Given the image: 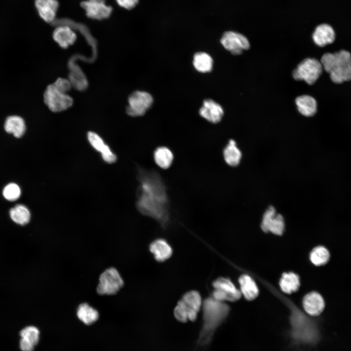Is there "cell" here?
Listing matches in <instances>:
<instances>
[{"label":"cell","mask_w":351,"mask_h":351,"mask_svg":"<svg viewBox=\"0 0 351 351\" xmlns=\"http://www.w3.org/2000/svg\"><path fill=\"white\" fill-rule=\"evenodd\" d=\"M156 176L144 174L141 178L137 206L141 214L155 219L164 227L169 219L167 195L164 185Z\"/></svg>","instance_id":"6da1fadb"},{"label":"cell","mask_w":351,"mask_h":351,"mask_svg":"<svg viewBox=\"0 0 351 351\" xmlns=\"http://www.w3.org/2000/svg\"><path fill=\"white\" fill-rule=\"evenodd\" d=\"M202 311L203 324L197 343L199 346H204L211 342L216 330L227 317L230 307L224 302L211 296L203 301Z\"/></svg>","instance_id":"7a4b0ae2"},{"label":"cell","mask_w":351,"mask_h":351,"mask_svg":"<svg viewBox=\"0 0 351 351\" xmlns=\"http://www.w3.org/2000/svg\"><path fill=\"white\" fill-rule=\"evenodd\" d=\"M290 310L289 335L293 343L309 345L315 343L319 333L314 322L292 303H287Z\"/></svg>","instance_id":"3957f363"},{"label":"cell","mask_w":351,"mask_h":351,"mask_svg":"<svg viewBox=\"0 0 351 351\" xmlns=\"http://www.w3.org/2000/svg\"><path fill=\"white\" fill-rule=\"evenodd\" d=\"M320 62L333 82L339 84L351 79V54L349 52L342 50L334 53H326Z\"/></svg>","instance_id":"277c9868"},{"label":"cell","mask_w":351,"mask_h":351,"mask_svg":"<svg viewBox=\"0 0 351 351\" xmlns=\"http://www.w3.org/2000/svg\"><path fill=\"white\" fill-rule=\"evenodd\" d=\"M202 305L201 297L196 291L186 292L178 301L174 313L175 318L179 322L185 323L196 320L197 313Z\"/></svg>","instance_id":"5b68a950"},{"label":"cell","mask_w":351,"mask_h":351,"mask_svg":"<svg viewBox=\"0 0 351 351\" xmlns=\"http://www.w3.org/2000/svg\"><path fill=\"white\" fill-rule=\"evenodd\" d=\"M323 69L320 61L315 58H307L297 65L292 72V76L295 80H303L312 85L319 78Z\"/></svg>","instance_id":"8992f818"},{"label":"cell","mask_w":351,"mask_h":351,"mask_svg":"<svg viewBox=\"0 0 351 351\" xmlns=\"http://www.w3.org/2000/svg\"><path fill=\"white\" fill-rule=\"evenodd\" d=\"M123 285V280L117 270L111 267L100 274L97 291L100 295H113L117 293Z\"/></svg>","instance_id":"52a82bcc"},{"label":"cell","mask_w":351,"mask_h":351,"mask_svg":"<svg viewBox=\"0 0 351 351\" xmlns=\"http://www.w3.org/2000/svg\"><path fill=\"white\" fill-rule=\"evenodd\" d=\"M44 101L48 108L54 112L65 110L73 103L70 96L58 90L53 84L47 86L44 94Z\"/></svg>","instance_id":"ba28073f"},{"label":"cell","mask_w":351,"mask_h":351,"mask_svg":"<svg viewBox=\"0 0 351 351\" xmlns=\"http://www.w3.org/2000/svg\"><path fill=\"white\" fill-rule=\"evenodd\" d=\"M153 97L145 91H136L128 98V105L126 113L133 117L143 116L152 105Z\"/></svg>","instance_id":"9c48e42d"},{"label":"cell","mask_w":351,"mask_h":351,"mask_svg":"<svg viewBox=\"0 0 351 351\" xmlns=\"http://www.w3.org/2000/svg\"><path fill=\"white\" fill-rule=\"evenodd\" d=\"M213 286L212 296L218 301H235L241 297V292L228 278H218L213 282Z\"/></svg>","instance_id":"30bf717a"},{"label":"cell","mask_w":351,"mask_h":351,"mask_svg":"<svg viewBox=\"0 0 351 351\" xmlns=\"http://www.w3.org/2000/svg\"><path fill=\"white\" fill-rule=\"evenodd\" d=\"M261 228L264 232H271L281 235L285 230V221L283 216L276 212L273 206H269L263 214Z\"/></svg>","instance_id":"8fae6325"},{"label":"cell","mask_w":351,"mask_h":351,"mask_svg":"<svg viewBox=\"0 0 351 351\" xmlns=\"http://www.w3.org/2000/svg\"><path fill=\"white\" fill-rule=\"evenodd\" d=\"M220 42L223 47L232 54H241L244 50H248L250 46L248 39L244 35L234 31L225 32Z\"/></svg>","instance_id":"7c38bea8"},{"label":"cell","mask_w":351,"mask_h":351,"mask_svg":"<svg viewBox=\"0 0 351 351\" xmlns=\"http://www.w3.org/2000/svg\"><path fill=\"white\" fill-rule=\"evenodd\" d=\"M80 6L85 10L86 16L93 20L108 19L113 11L111 6L105 4V0L83 1L80 3Z\"/></svg>","instance_id":"4fadbf2b"},{"label":"cell","mask_w":351,"mask_h":351,"mask_svg":"<svg viewBox=\"0 0 351 351\" xmlns=\"http://www.w3.org/2000/svg\"><path fill=\"white\" fill-rule=\"evenodd\" d=\"M200 116L212 123L220 122L223 116L222 107L211 99H205L203 105L199 110Z\"/></svg>","instance_id":"5bb4252c"},{"label":"cell","mask_w":351,"mask_h":351,"mask_svg":"<svg viewBox=\"0 0 351 351\" xmlns=\"http://www.w3.org/2000/svg\"><path fill=\"white\" fill-rule=\"evenodd\" d=\"M20 347L22 351H33L39 339V329L33 326L26 327L20 332Z\"/></svg>","instance_id":"9a60e30c"},{"label":"cell","mask_w":351,"mask_h":351,"mask_svg":"<svg viewBox=\"0 0 351 351\" xmlns=\"http://www.w3.org/2000/svg\"><path fill=\"white\" fill-rule=\"evenodd\" d=\"M303 306L307 313L311 316H317L323 311L324 300L319 293L312 292L307 294L303 300Z\"/></svg>","instance_id":"2e32d148"},{"label":"cell","mask_w":351,"mask_h":351,"mask_svg":"<svg viewBox=\"0 0 351 351\" xmlns=\"http://www.w3.org/2000/svg\"><path fill=\"white\" fill-rule=\"evenodd\" d=\"M35 6L40 18L45 22L52 23L58 8L57 0H35Z\"/></svg>","instance_id":"e0dca14e"},{"label":"cell","mask_w":351,"mask_h":351,"mask_svg":"<svg viewBox=\"0 0 351 351\" xmlns=\"http://www.w3.org/2000/svg\"><path fill=\"white\" fill-rule=\"evenodd\" d=\"M314 42L320 47L332 43L335 39L333 28L329 24L322 23L318 25L312 34Z\"/></svg>","instance_id":"ac0fdd59"},{"label":"cell","mask_w":351,"mask_h":351,"mask_svg":"<svg viewBox=\"0 0 351 351\" xmlns=\"http://www.w3.org/2000/svg\"><path fill=\"white\" fill-rule=\"evenodd\" d=\"M53 38L61 47L66 48L75 42L77 35L71 27L62 25L55 28Z\"/></svg>","instance_id":"d6986e66"},{"label":"cell","mask_w":351,"mask_h":351,"mask_svg":"<svg viewBox=\"0 0 351 351\" xmlns=\"http://www.w3.org/2000/svg\"><path fill=\"white\" fill-rule=\"evenodd\" d=\"M149 250L158 262H163L167 260L171 256L173 253L170 245L162 238L153 241L149 246Z\"/></svg>","instance_id":"ffe728a7"},{"label":"cell","mask_w":351,"mask_h":351,"mask_svg":"<svg viewBox=\"0 0 351 351\" xmlns=\"http://www.w3.org/2000/svg\"><path fill=\"white\" fill-rule=\"evenodd\" d=\"M225 162L231 167L237 166L242 158V153L237 147L235 140L230 139L223 151Z\"/></svg>","instance_id":"44dd1931"},{"label":"cell","mask_w":351,"mask_h":351,"mask_svg":"<svg viewBox=\"0 0 351 351\" xmlns=\"http://www.w3.org/2000/svg\"><path fill=\"white\" fill-rule=\"evenodd\" d=\"M295 103L299 112L304 116L312 117L316 112V101L310 96L302 95L297 97Z\"/></svg>","instance_id":"7402d4cb"},{"label":"cell","mask_w":351,"mask_h":351,"mask_svg":"<svg viewBox=\"0 0 351 351\" xmlns=\"http://www.w3.org/2000/svg\"><path fill=\"white\" fill-rule=\"evenodd\" d=\"M153 157L155 162L159 168L167 169L171 167L174 156L172 151L169 148L159 146L154 151Z\"/></svg>","instance_id":"603a6c76"},{"label":"cell","mask_w":351,"mask_h":351,"mask_svg":"<svg viewBox=\"0 0 351 351\" xmlns=\"http://www.w3.org/2000/svg\"><path fill=\"white\" fill-rule=\"evenodd\" d=\"M241 292L246 299L252 300L258 294V289L254 281L249 275L244 274L239 278Z\"/></svg>","instance_id":"cb8c5ba5"},{"label":"cell","mask_w":351,"mask_h":351,"mask_svg":"<svg viewBox=\"0 0 351 351\" xmlns=\"http://www.w3.org/2000/svg\"><path fill=\"white\" fill-rule=\"evenodd\" d=\"M5 131L12 134L16 137H20L25 133L26 127L24 120L20 117H8L4 123Z\"/></svg>","instance_id":"d4e9b609"},{"label":"cell","mask_w":351,"mask_h":351,"mask_svg":"<svg viewBox=\"0 0 351 351\" xmlns=\"http://www.w3.org/2000/svg\"><path fill=\"white\" fill-rule=\"evenodd\" d=\"M279 285L283 292L292 293L297 291L299 288V277L294 273H285L282 275Z\"/></svg>","instance_id":"484cf974"},{"label":"cell","mask_w":351,"mask_h":351,"mask_svg":"<svg viewBox=\"0 0 351 351\" xmlns=\"http://www.w3.org/2000/svg\"><path fill=\"white\" fill-rule=\"evenodd\" d=\"M193 63L197 71L205 73L212 70L213 60L208 54L200 52L194 55Z\"/></svg>","instance_id":"4316f807"},{"label":"cell","mask_w":351,"mask_h":351,"mask_svg":"<svg viewBox=\"0 0 351 351\" xmlns=\"http://www.w3.org/2000/svg\"><path fill=\"white\" fill-rule=\"evenodd\" d=\"M78 319L86 325H91L98 318V312L87 303L80 304L77 310Z\"/></svg>","instance_id":"83f0119b"},{"label":"cell","mask_w":351,"mask_h":351,"mask_svg":"<svg viewBox=\"0 0 351 351\" xmlns=\"http://www.w3.org/2000/svg\"><path fill=\"white\" fill-rule=\"evenodd\" d=\"M11 219L17 224L25 225L29 223L31 214L28 209L23 205L18 204L11 208L9 211Z\"/></svg>","instance_id":"f1b7e54d"},{"label":"cell","mask_w":351,"mask_h":351,"mask_svg":"<svg viewBox=\"0 0 351 351\" xmlns=\"http://www.w3.org/2000/svg\"><path fill=\"white\" fill-rule=\"evenodd\" d=\"M329 251L324 246H318L313 249L310 254L311 262L316 266L325 264L330 259Z\"/></svg>","instance_id":"f546056e"},{"label":"cell","mask_w":351,"mask_h":351,"mask_svg":"<svg viewBox=\"0 0 351 351\" xmlns=\"http://www.w3.org/2000/svg\"><path fill=\"white\" fill-rule=\"evenodd\" d=\"M2 194L5 199L10 201H13L20 197L21 190L17 184L10 183L4 187Z\"/></svg>","instance_id":"4dcf8cb0"},{"label":"cell","mask_w":351,"mask_h":351,"mask_svg":"<svg viewBox=\"0 0 351 351\" xmlns=\"http://www.w3.org/2000/svg\"><path fill=\"white\" fill-rule=\"evenodd\" d=\"M89 142L97 151L101 153L107 147L101 137L95 132H89L87 134Z\"/></svg>","instance_id":"1f68e13d"},{"label":"cell","mask_w":351,"mask_h":351,"mask_svg":"<svg viewBox=\"0 0 351 351\" xmlns=\"http://www.w3.org/2000/svg\"><path fill=\"white\" fill-rule=\"evenodd\" d=\"M53 85L58 90L65 94H67L72 87L70 81L64 78H58Z\"/></svg>","instance_id":"d6a6232c"},{"label":"cell","mask_w":351,"mask_h":351,"mask_svg":"<svg viewBox=\"0 0 351 351\" xmlns=\"http://www.w3.org/2000/svg\"><path fill=\"white\" fill-rule=\"evenodd\" d=\"M101 154L103 160L108 163H112L116 161V155L113 153L108 145Z\"/></svg>","instance_id":"836d02e7"},{"label":"cell","mask_w":351,"mask_h":351,"mask_svg":"<svg viewBox=\"0 0 351 351\" xmlns=\"http://www.w3.org/2000/svg\"><path fill=\"white\" fill-rule=\"evenodd\" d=\"M138 1V0H116L120 6L128 10L134 8L137 4Z\"/></svg>","instance_id":"e575fe53"}]
</instances>
